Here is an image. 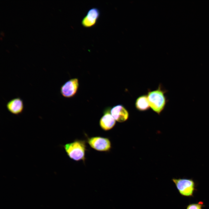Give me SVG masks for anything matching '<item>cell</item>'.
Returning a JSON list of instances; mask_svg holds the SVG:
<instances>
[{"mask_svg":"<svg viewBox=\"0 0 209 209\" xmlns=\"http://www.w3.org/2000/svg\"><path fill=\"white\" fill-rule=\"evenodd\" d=\"M86 146L84 140H78L63 146L67 155L70 158L76 161H83L85 159Z\"/></svg>","mask_w":209,"mask_h":209,"instance_id":"cell-1","label":"cell"},{"mask_svg":"<svg viewBox=\"0 0 209 209\" xmlns=\"http://www.w3.org/2000/svg\"><path fill=\"white\" fill-rule=\"evenodd\" d=\"M164 93L159 86L157 90L149 91L148 93L147 98L150 107L158 114L163 110L166 104Z\"/></svg>","mask_w":209,"mask_h":209,"instance_id":"cell-2","label":"cell"},{"mask_svg":"<svg viewBox=\"0 0 209 209\" xmlns=\"http://www.w3.org/2000/svg\"><path fill=\"white\" fill-rule=\"evenodd\" d=\"M172 181L181 195H192L194 190V183L192 179H173Z\"/></svg>","mask_w":209,"mask_h":209,"instance_id":"cell-3","label":"cell"},{"mask_svg":"<svg viewBox=\"0 0 209 209\" xmlns=\"http://www.w3.org/2000/svg\"><path fill=\"white\" fill-rule=\"evenodd\" d=\"M87 142L93 149L99 151L107 152L111 148V143L109 139L101 137H94L88 139Z\"/></svg>","mask_w":209,"mask_h":209,"instance_id":"cell-4","label":"cell"},{"mask_svg":"<svg viewBox=\"0 0 209 209\" xmlns=\"http://www.w3.org/2000/svg\"><path fill=\"white\" fill-rule=\"evenodd\" d=\"M79 87V83L78 79H71L66 82L61 87L60 93L64 97L71 98L77 92Z\"/></svg>","mask_w":209,"mask_h":209,"instance_id":"cell-5","label":"cell"},{"mask_svg":"<svg viewBox=\"0 0 209 209\" xmlns=\"http://www.w3.org/2000/svg\"><path fill=\"white\" fill-rule=\"evenodd\" d=\"M100 15L99 10L96 8H92L87 12V15L83 19L82 24L84 27L89 28L94 26Z\"/></svg>","mask_w":209,"mask_h":209,"instance_id":"cell-6","label":"cell"},{"mask_svg":"<svg viewBox=\"0 0 209 209\" xmlns=\"http://www.w3.org/2000/svg\"><path fill=\"white\" fill-rule=\"evenodd\" d=\"M6 107L11 113L16 115H19L22 112L24 109L23 100L19 97L12 99L7 102Z\"/></svg>","mask_w":209,"mask_h":209,"instance_id":"cell-7","label":"cell"},{"mask_svg":"<svg viewBox=\"0 0 209 209\" xmlns=\"http://www.w3.org/2000/svg\"><path fill=\"white\" fill-rule=\"evenodd\" d=\"M110 113L116 121L121 122L126 121L129 116L127 111L121 105L113 107L110 110Z\"/></svg>","mask_w":209,"mask_h":209,"instance_id":"cell-8","label":"cell"},{"mask_svg":"<svg viewBox=\"0 0 209 209\" xmlns=\"http://www.w3.org/2000/svg\"><path fill=\"white\" fill-rule=\"evenodd\" d=\"M99 124L102 129L107 131L111 129L116 124V120L110 113L106 111L101 118Z\"/></svg>","mask_w":209,"mask_h":209,"instance_id":"cell-9","label":"cell"},{"mask_svg":"<svg viewBox=\"0 0 209 209\" xmlns=\"http://www.w3.org/2000/svg\"><path fill=\"white\" fill-rule=\"evenodd\" d=\"M135 106L137 109L140 111H145L149 109L150 106L147 96L144 95L139 97L136 101Z\"/></svg>","mask_w":209,"mask_h":209,"instance_id":"cell-10","label":"cell"},{"mask_svg":"<svg viewBox=\"0 0 209 209\" xmlns=\"http://www.w3.org/2000/svg\"><path fill=\"white\" fill-rule=\"evenodd\" d=\"M202 205L199 203H194L189 205L186 209H201Z\"/></svg>","mask_w":209,"mask_h":209,"instance_id":"cell-11","label":"cell"},{"mask_svg":"<svg viewBox=\"0 0 209 209\" xmlns=\"http://www.w3.org/2000/svg\"><path fill=\"white\" fill-rule=\"evenodd\" d=\"M1 34L2 35H3V36H4V35H4V33H3V32H1Z\"/></svg>","mask_w":209,"mask_h":209,"instance_id":"cell-12","label":"cell"}]
</instances>
